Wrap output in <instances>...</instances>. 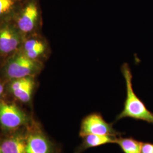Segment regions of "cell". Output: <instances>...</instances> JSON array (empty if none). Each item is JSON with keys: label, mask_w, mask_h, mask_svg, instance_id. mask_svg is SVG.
I'll use <instances>...</instances> for the list:
<instances>
[{"label": "cell", "mask_w": 153, "mask_h": 153, "mask_svg": "<svg viewBox=\"0 0 153 153\" xmlns=\"http://www.w3.org/2000/svg\"><path fill=\"white\" fill-rule=\"evenodd\" d=\"M121 71L126 81V96L123 109L116 117L115 122L128 117L137 120L145 121L153 124V112L147 108L145 103L137 97L133 90V76L129 66L126 63L124 64Z\"/></svg>", "instance_id": "obj_1"}, {"label": "cell", "mask_w": 153, "mask_h": 153, "mask_svg": "<svg viewBox=\"0 0 153 153\" xmlns=\"http://www.w3.org/2000/svg\"><path fill=\"white\" fill-rule=\"evenodd\" d=\"M44 66V62L31 59L19 51L1 63L0 76L6 81L36 76L43 71Z\"/></svg>", "instance_id": "obj_2"}, {"label": "cell", "mask_w": 153, "mask_h": 153, "mask_svg": "<svg viewBox=\"0 0 153 153\" xmlns=\"http://www.w3.org/2000/svg\"><path fill=\"white\" fill-rule=\"evenodd\" d=\"M33 119L16 102L7 98L0 99V129L3 134L26 128Z\"/></svg>", "instance_id": "obj_3"}, {"label": "cell", "mask_w": 153, "mask_h": 153, "mask_svg": "<svg viewBox=\"0 0 153 153\" xmlns=\"http://www.w3.org/2000/svg\"><path fill=\"white\" fill-rule=\"evenodd\" d=\"M13 21L24 38L39 33L42 18L38 1L25 0Z\"/></svg>", "instance_id": "obj_4"}, {"label": "cell", "mask_w": 153, "mask_h": 153, "mask_svg": "<svg viewBox=\"0 0 153 153\" xmlns=\"http://www.w3.org/2000/svg\"><path fill=\"white\" fill-rule=\"evenodd\" d=\"M26 153H62L60 146L51 140L34 118L26 127Z\"/></svg>", "instance_id": "obj_5"}, {"label": "cell", "mask_w": 153, "mask_h": 153, "mask_svg": "<svg viewBox=\"0 0 153 153\" xmlns=\"http://www.w3.org/2000/svg\"><path fill=\"white\" fill-rule=\"evenodd\" d=\"M23 39L13 21L0 23V59L2 62L20 50Z\"/></svg>", "instance_id": "obj_6"}, {"label": "cell", "mask_w": 153, "mask_h": 153, "mask_svg": "<svg viewBox=\"0 0 153 153\" xmlns=\"http://www.w3.org/2000/svg\"><path fill=\"white\" fill-rule=\"evenodd\" d=\"M113 123H107L100 113H91L82 119L79 136L82 138L88 134L116 137L121 136L123 133L115 130L113 127Z\"/></svg>", "instance_id": "obj_7"}, {"label": "cell", "mask_w": 153, "mask_h": 153, "mask_svg": "<svg viewBox=\"0 0 153 153\" xmlns=\"http://www.w3.org/2000/svg\"><path fill=\"white\" fill-rule=\"evenodd\" d=\"M36 86V76H26L7 81L6 90L15 101L27 105L32 102Z\"/></svg>", "instance_id": "obj_8"}, {"label": "cell", "mask_w": 153, "mask_h": 153, "mask_svg": "<svg viewBox=\"0 0 153 153\" xmlns=\"http://www.w3.org/2000/svg\"><path fill=\"white\" fill-rule=\"evenodd\" d=\"M19 51L28 58L42 62L47 60L51 53L48 42L40 33L25 38Z\"/></svg>", "instance_id": "obj_9"}, {"label": "cell", "mask_w": 153, "mask_h": 153, "mask_svg": "<svg viewBox=\"0 0 153 153\" xmlns=\"http://www.w3.org/2000/svg\"><path fill=\"white\" fill-rule=\"evenodd\" d=\"M1 137V153H26V128Z\"/></svg>", "instance_id": "obj_10"}, {"label": "cell", "mask_w": 153, "mask_h": 153, "mask_svg": "<svg viewBox=\"0 0 153 153\" xmlns=\"http://www.w3.org/2000/svg\"><path fill=\"white\" fill-rule=\"evenodd\" d=\"M117 137L110 136L88 134L82 137V142L74 153H81L90 148L98 147L107 143H115Z\"/></svg>", "instance_id": "obj_11"}, {"label": "cell", "mask_w": 153, "mask_h": 153, "mask_svg": "<svg viewBox=\"0 0 153 153\" xmlns=\"http://www.w3.org/2000/svg\"><path fill=\"white\" fill-rule=\"evenodd\" d=\"M25 0H0V23L13 21Z\"/></svg>", "instance_id": "obj_12"}, {"label": "cell", "mask_w": 153, "mask_h": 153, "mask_svg": "<svg viewBox=\"0 0 153 153\" xmlns=\"http://www.w3.org/2000/svg\"><path fill=\"white\" fill-rule=\"evenodd\" d=\"M142 142L133 137H117L116 143L124 153H141Z\"/></svg>", "instance_id": "obj_13"}, {"label": "cell", "mask_w": 153, "mask_h": 153, "mask_svg": "<svg viewBox=\"0 0 153 153\" xmlns=\"http://www.w3.org/2000/svg\"><path fill=\"white\" fill-rule=\"evenodd\" d=\"M7 81L0 76V99L7 98L8 95L6 90Z\"/></svg>", "instance_id": "obj_14"}, {"label": "cell", "mask_w": 153, "mask_h": 153, "mask_svg": "<svg viewBox=\"0 0 153 153\" xmlns=\"http://www.w3.org/2000/svg\"><path fill=\"white\" fill-rule=\"evenodd\" d=\"M141 153H153V143L142 142Z\"/></svg>", "instance_id": "obj_15"}, {"label": "cell", "mask_w": 153, "mask_h": 153, "mask_svg": "<svg viewBox=\"0 0 153 153\" xmlns=\"http://www.w3.org/2000/svg\"><path fill=\"white\" fill-rule=\"evenodd\" d=\"M1 137H0V153H1Z\"/></svg>", "instance_id": "obj_16"}]
</instances>
